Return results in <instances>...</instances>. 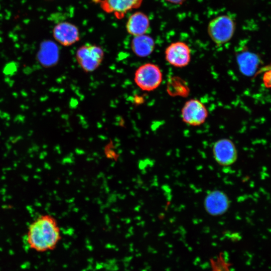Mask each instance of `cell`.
I'll return each mask as SVG.
<instances>
[{"instance_id": "7", "label": "cell", "mask_w": 271, "mask_h": 271, "mask_svg": "<svg viewBox=\"0 0 271 271\" xmlns=\"http://www.w3.org/2000/svg\"><path fill=\"white\" fill-rule=\"evenodd\" d=\"M165 55L168 63L175 67H184L191 61L190 48L183 42L178 41L170 44L165 50Z\"/></svg>"}, {"instance_id": "2", "label": "cell", "mask_w": 271, "mask_h": 271, "mask_svg": "<svg viewBox=\"0 0 271 271\" xmlns=\"http://www.w3.org/2000/svg\"><path fill=\"white\" fill-rule=\"evenodd\" d=\"M235 29L234 21L228 15L219 16L211 20L207 31L212 41L217 45H222L230 41Z\"/></svg>"}, {"instance_id": "10", "label": "cell", "mask_w": 271, "mask_h": 271, "mask_svg": "<svg viewBox=\"0 0 271 271\" xmlns=\"http://www.w3.org/2000/svg\"><path fill=\"white\" fill-rule=\"evenodd\" d=\"M54 39L64 46H71L79 40L77 27L69 22H61L56 25L53 30Z\"/></svg>"}, {"instance_id": "9", "label": "cell", "mask_w": 271, "mask_h": 271, "mask_svg": "<svg viewBox=\"0 0 271 271\" xmlns=\"http://www.w3.org/2000/svg\"><path fill=\"white\" fill-rule=\"evenodd\" d=\"M143 0H99L101 8L106 13H113L119 19L126 13L140 7Z\"/></svg>"}, {"instance_id": "15", "label": "cell", "mask_w": 271, "mask_h": 271, "mask_svg": "<svg viewBox=\"0 0 271 271\" xmlns=\"http://www.w3.org/2000/svg\"><path fill=\"white\" fill-rule=\"evenodd\" d=\"M262 81L265 87L271 89V62L262 70Z\"/></svg>"}, {"instance_id": "4", "label": "cell", "mask_w": 271, "mask_h": 271, "mask_svg": "<svg viewBox=\"0 0 271 271\" xmlns=\"http://www.w3.org/2000/svg\"><path fill=\"white\" fill-rule=\"evenodd\" d=\"M104 58L102 49L96 45L85 44L79 47L76 53V61L85 72H92L97 69Z\"/></svg>"}, {"instance_id": "14", "label": "cell", "mask_w": 271, "mask_h": 271, "mask_svg": "<svg viewBox=\"0 0 271 271\" xmlns=\"http://www.w3.org/2000/svg\"><path fill=\"white\" fill-rule=\"evenodd\" d=\"M57 45L52 41L47 40L43 41L40 46L38 57L42 63H47L50 60L56 59L58 55Z\"/></svg>"}, {"instance_id": "12", "label": "cell", "mask_w": 271, "mask_h": 271, "mask_svg": "<svg viewBox=\"0 0 271 271\" xmlns=\"http://www.w3.org/2000/svg\"><path fill=\"white\" fill-rule=\"evenodd\" d=\"M154 39L150 36L144 34L134 36L131 41V49L133 53L140 57L150 55L155 48Z\"/></svg>"}, {"instance_id": "3", "label": "cell", "mask_w": 271, "mask_h": 271, "mask_svg": "<svg viewBox=\"0 0 271 271\" xmlns=\"http://www.w3.org/2000/svg\"><path fill=\"white\" fill-rule=\"evenodd\" d=\"M163 74L160 68L152 63H145L140 66L134 73V81L142 90L152 91L161 84Z\"/></svg>"}, {"instance_id": "5", "label": "cell", "mask_w": 271, "mask_h": 271, "mask_svg": "<svg viewBox=\"0 0 271 271\" xmlns=\"http://www.w3.org/2000/svg\"><path fill=\"white\" fill-rule=\"evenodd\" d=\"M208 112L204 104L197 99L187 101L181 109L182 120L191 126H199L206 120Z\"/></svg>"}, {"instance_id": "1", "label": "cell", "mask_w": 271, "mask_h": 271, "mask_svg": "<svg viewBox=\"0 0 271 271\" xmlns=\"http://www.w3.org/2000/svg\"><path fill=\"white\" fill-rule=\"evenodd\" d=\"M61 238L56 219L50 214L40 215L29 225L25 240L29 248L43 252L54 248Z\"/></svg>"}, {"instance_id": "13", "label": "cell", "mask_w": 271, "mask_h": 271, "mask_svg": "<svg viewBox=\"0 0 271 271\" xmlns=\"http://www.w3.org/2000/svg\"><path fill=\"white\" fill-rule=\"evenodd\" d=\"M237 61L241 72L244 74L250 75L256 69L258 58L254 54L244 51L238 54Z\"/></svg>"}, {"instance_id": "6", "label": "cell", "mask_w": 271, "mask_h": 271, "mask_svg": "<svg viewBox=\"0 0 271 271\" xmlns=\"http://www.w3.org/2000/svg\"><path fill=\"white\" fill-rule=\"evenodd\" d=\"M213 157L220 166H228L237 159V151L233 142L226 138L215 142L212 148Z\"/></svg>"}, {"instance_id": "11", "label": "cell", "mask_w": 271, "mask_h": 271, "mask_svg": "<svg viewBox=\"0 0 271 271\" xmlns=\"http://www.w3.org/2000/svg\"><path fill=\"white\" fill-rule=\"evenodd\" d=\"M150 27V21L144 13L138 12L128 18L126 23L127 32L134 36L145 34Z\"/></svg>"}, {"instance_id": "17", "label": "cell", "mask_w": 271, "mask_h": 271, "mask_svg": "<svg viewBox=\"0 0 271 271\" xmlns=\"http://www.w3.org/2000/svg\"><path fill=\"white\" fill-rule=\"evenodd\" d=\"M45 1H52V0H45Z\"/></svg>"}, {"instance_id": "8", "label": "cell", "mask_w": 271, "mask_h": 271, "mask_svg": "<svg viewBox=\"0 0 271 271\" xmlns=\"http://www.w3.org/2000/svg\"><path fill=\"white\" fill-rule=\"evenodd\" d=\"M230 206V200L227 194L219 190L210 191L204 200L205 211L213 216H218L225 213Z\"/></svg>"}, {"instance_id": "16", "label": "cell", "mask_w": 271, "mask_h": 271, "mask_svg": "<svg viewBox=\"0 0 271 271\" xmlns=\"http://www.w3.org/2000/svg\"><path fill=\"white\" fill-rule=\"evenodd\" d=\"M169 3L175 5H181L184 3L186 0H164Z\"/></svg>"}]
</instances>
